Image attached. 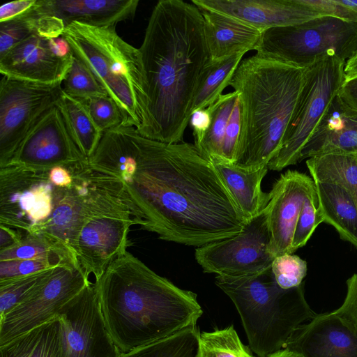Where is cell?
Here are the masks:
<instances>
[{"instance_id": "obj_33", "label": "cell", "mask_w": 357, "mask_h": 357, "mask_svg": "<svg viewBox=\"0 0 357 357\" xmlns=\"http://www.w3.org/2000/svg\"><path fill=\"white\" fill-rule=\"evenodd\" d=\"M196 357H255L241 340L233 325L200 332Z\"/></svg>"}, {"instance_id": "obj_3", "label": "cell", "mask_w": 357, "mask_h": 357, "mask_svg": "<svg viewBox=\"0 0 357 357\" xmlns=\"http://www.w3.org/2000/svg\"><path fill=\"white\" fill-rule=\"evenodd\" d=\"M94 283L105 326L121 354L196 325L203 313L195 293L158 275L128 251Z\"/></svg>"}, {"instance_id": "obj_24", "label": "cell", "mask_w": 357, "mask_h": 357, "mask_svg": "<svg viewBox=\"0 0 357 357\" xmlns=\"http://www.w3.org/2000/svg\"><path fill=\"white\" fill-rule=\"evenodd\" d=\"M211 160L248 221L264 210L269 201V194L261 190V183L268 172V166L250 171L218 160Z\"/></svg>"}, {"instance_id": "obj_44", "label": "cell", "mask_w": 357, "mask_h": 357, "mask_svg": "<svg viewBox=\"0 0 357 357\" xmlns=\"http://www.w3.org/2000/svg\"><path fill=\"white\" fill-rule=\"evenodd\" d=\"M211 123V114L208 107L192 112L189 123L192 129L194 144L198 148L207 133Z\"/></svg>"}, {"instance_id": "obj_9", "label": "cell", "mask_w": 357, "mask_h": 357, "mask_svg": "<svg viewBox=\"0 0 357 357\" xmlns=\"http://www.w3.org/2000/svg\"><path fill=\"white\" fill-rule=\"evenodd\" d=\"M65 167L73 176V183L66 188L54 185L50 216L29 233L47 236L75 257L73 247L82 226L110 190L112 176L91 167L89 160Z\"/></svg>"}, {"instance_id": "obj_40", "label": "cell", "mask_w": 357, "mask_h": 357, "mask_svg": "<svg viewBox=\"0 0 357 357\" xmlns=\"http://www.w3.org/2000/svg\"><path fill=\"white\" fill-rule=\"evenodd\" d=\"M97 127L105 132L121 125L122 116L115 101L109 96H96L81 99Z\"/></svg>"}, {"instance_id": "obj_27", "label": "cell", "mask_w": 357, "mask_h": 357, "mask_svg": "<svg viewBox=\"0 0 357 357\" xmlns=\"http://www.w3.org/2000/svg\"><path fill=\"white\" fill-rule=\"evenodd\" d=\"M60 322L56 317L0 346V357H61Z\"/></svg>"}, {"instance_id": "obj_36", "label": "cell", "mask_w": 357, "mask_h": 357, "mask_svg": "<svg viewBox=\"0 0 357 357\" xmlns=\"http://www.w3.org/2000/svg\"><path fill=\"white\" fill-rule=\"evenodd\" d=\"M62 84L66 93L79 99L109 96L93 72L73 55Z\"/></svg>"}, {"instance_id": "obj_14", "label": "cell", "mask_w": 357, "mask_h": 357, "mask_svg": "<svg viewBox=\"0 0 357 357\" xmlns=\"http://www.w3.org/2000/svg\"><path fill=\"white\" fill-rule=\"evenodd\" d=\"M50 171L10 164L0 168V224L29 233L53 210Z\"/></svg>"}, {"instance_id": "obj_45", "label": "cell", "mask_w": 357, "mask_h": 357, "mask_svg": "<svg viewBox=\"0 0 357 357\" xmlns=\"http://www.w3.org/2000/svg\"><path fill=\"white\" fill-rule=\"evenodd\" d=\"M38 0H18L4 3L0 7V22L19 17L32 9Z\"/></svg>"}, {"instance_id": "obj_47", "label": "cell", "mask_w": 357, "mask_h": 357, "mask_svg": "<svg viewBox=\"0 0 357 357\" xmlns=\"http://www.w3.org/2000/svg\"><path fill=\"white\" fill-rule=\"evenodd\" d=\"M26 233L4 225L0 224V251L17 245Z\"/></svg>"}, {"instance_id": "obj_21", "label": "cell", "mask_w": 357, "mask_h": 357, "mask_svg": "<svg viewBox=\"0 0 357 357\" xmlns=\"http://www.w3.org/2000/svg\"><path fill=\"white\" fill-rule=\"evenodd\" d=\"M355 153H357V111L344 105L337 95L303 147L300 162L325 154Z\"/></svg>"}, {"instance_id": "obj_2", "label": "cell", "mask_w": 357, "mask_h": 357, "mask_svg": "<svg viewBox=\"0 0 357 357\" xmlns=\"http://www.w3.org/2000/svg\"><path fill=\"white\" fill-rule=\"evenodd\" d=\"M139 49L146 94V122L141 135L165 143L181 142L199 77L210 60L201 10L183 0L159 1Z\"/></svg>"}, {"instance_id": "obj_17", "label": "cell", "mask_w": 357, "mask_h": 357, "mask_svg": "<svg viewBox=\"0 0 357 357\" xmlns=\"http://www.w3.org/2000/svg\"><path fill=\"white\" fill-rule=\"evenodd\" d=\"M86 160L74 142L61 112L55 105L29 132L9 165L50 171L56 166L66 167Z\"/></svg>"}, {"instance_id": "obj_22", "label": "cell", "mask_w": 357, "mask_h": 357, "mask_svg": "<svg viewBox=\"0 0 357 357\" xmlns=\"http://www.w3.org/2000/svg\"><path fill=\"white\" fill-rule=\"evenodd\" d=\"M138 0H40L41 8L61 19L94 26H112L134 18Z\"/></svg>"}, {"instance_id": "obj_15", "label": "cell", "mask_w": 357, "mask_h": 357, "mask_svg": "<svg viewBox=\"0 0 357 357\" xmlns=\"http://www.w3.org/2000/svg\"><path fill=\"white\" fill-rule=\"evenodd\" d=\"M61 357H121L100 311L94 282H90L59 311Z\"/></svg>"}, {"instance_id": "obj_11", "label": "cell", "mask_w": 357, "mask_h": 357, "mask_svg": "<svg viewBox=\"0 0 357 357\" xmlns=\"http://www.w3.org/2000/svg\"><path fill=\"white\" fill-rule=\"evenodd\" d=\"M136 225L121 194L102 204L84 222L73 247L77 261L86 275L100 279L128 245V234Z\"/></svg>"}, {"instance_id": "obj_18", "label": "cell", "mask_w": 357, "mask_h": 357, "mask_svg": "<svg viewBox=\"0 0 357 357\" xmlns=\"http://www.w3.org/2000/svg\"><path fill=\"white\" fill-rule=\"evenodd\" d=\"M315 188L312 177L292 170L281 174L273 183L266 208L271 253L275 257L292 254V240L300 212L305 198Z\"/></svg>"}, {"instance_id": "obj_7", "label": "cell", "mask_w": 357, "mask_h": 357, "mask_svg": "<svg viewBox=\"0 0 357 357\" xmlns=\"http://www.w3.org/2000/svg\"><path fill=\"white\" fill-rule=\"evenodd\" d=\"M256 54L299 68L331 56L347 61L357 52V23L331 16L262 31Z\"/></svg>"}, {"instance_id": "obj_12", "label": "cell", "mask_w": 357, "mask_h": 357, "mask_svg": "<svg viewBox=\"0 0 357 357\" xmlns=\"http://www.w3.org/2000/svg\"><path fill=\"white\" fill-rule=\"evenodd\" d=\"M91 281L76 261L53 270L24 300L0 319V346L57 317Z\"/></svg>"}, {"instance_id": "obj_20", "label": "cell", "mask_w": 357, "mask_h": 357, "mask_svg": "<svg viewBox=\"0 0 357 357\" xmlns=\"http://www.w3.org/2000/svg\"><path fill=\"white\" fill-rule=\"evenodd\" d=\"M283 349L303 357H357V331L333 312L299 326Z\"/></svg>"}, {"instance_id": "obj_48", "label": "cell", "mask_w": 357, "mask_h": 357, "mask_svg": "<svg viewBox=\"0 0 357 357\" xmlns=\"http://www.w3.org/2000/svg\"><path fill=\"white\" fill-rule=\"evenodd\" d=\"M49 179L51 183L60 188H66L73 183V176L69 170L63 166H56L49 172Z\"/></svg>"}, {"instance_id": "obj_28", "label": "cell", "mask_w": 357, "mask_h": 357, "mask_svg": "<svg viewBox=\"0 0 357 357\" xmlns=\"http://www.w3.org/2000/svg\"><path fill=\"white\" fill-rule=\"evenodd\" d=\"M56 105L74 142L89 160L98 147L103 132L97 127L81 99L63 91Z\"/></svg>"}, {"instance_id": "obj_39", "label": "cell", "mask_w": 357, "mask_h": 357, "mask_svg": "<svg viewBox=\"0 0 357 357\" xmlns=\"http://www.w3.org/2000/svg\"><path fill=\"white\" fill-rule=\"evenodd\" d=\"M271 269L277 284L284 289L299 287L307 275V262L298 256L284 254L275 257Z\"/></svg>"}, {"instance_id": "obj_34", "label": "cell", "mask_w": 357, "mask_h": 357, "mask_svg": "<svg viewBox=\"0 0 357 357\" xmlns=\"http://www.w3.org/2000/svg\"><path fill=\"white\" fill-rule=\"evenodd\" d=\"M56 255L74 257L64 245L43 234L26 233L17 245L0 251V261L39 259Z\"/></svg>"}, {"instance_id": "obj_42", "label": "cell", "mask_w": 357, "mask_h": 357, "mask_svg": "<svg viewBox=\"0 0 357 357\" xmlns=\"http://www.w3.org/2000/svg\"><path fill=\"white\" fill-rule=\"evenodd\" d=\"M240 131L241 118L239 100L238 98L226 128L222 147L220 161L229 164L234 163L237 153Z\"/></svg>"}, {"instance_id": "obj_1", "label": "cell", "mask_w": 357, "mask_h": 357, "mask_svg": "<svg viewBox=\"0 0 357 357\" xmlns=\"http://www.w3.org/2000/svg\"><path fill=\"white\" fill-rule=\"evenodd\" d=\"M89 163L117 178L135 224L161 240L199 248L248 222L194 144L165 143L119 125L103 132Z\"/></svg>"}, {"instance_id": "obj_5", "label": "cell", "mask_w": 357, "mask_h": 357, "mask_svg": "<svg viewBox=\"0 0 357 357\" xmlns=\"http://www.w3.org/2000/svg\"><path fill=\"white\" fill-rule=\"evenodd\" d=\"M215 283L234 304L249 347L258 357L283 349L296 329L317 314L305 300L303 284L282 289L271 267L251 276L217 275Z\"/></svg>"}, {"instance_id": "obj_35", "label": "cell", "mask_w": 357, "mask_h": 357, "mask_svg": "<svg viewBox=\"0 0 357 357\" xmlns=\"http://www.w3.org/2000/svg\"><path fill=\"white\" fill-rule=\"evenodd\" d=\"M54 269L0 281V319L30 295Z\"/></svg>"}, {"instance_id": "obj_38", "label": "cell", "mask_w": 357, "mask_h": 357, "mask_svg": "<svg viewBox=\"0 0 357 357\" xmlns=\"http://www.w3.org/2000/svg\"><path fill=\"white\" fill-rule=\"evenodd\" d=\"M324 222L316 188L305 198L296 225L291 252L303 247L317 226Z\"/></svg>"}, {"instance_id": "obj_23", "label": "cell", "mask_w": 357, "mask_h": 357, "mask_svg": "<svg viewBox=\"0 0 357 357\" xmlns=\"http://www.w3.org/2000/svg\"><path fill=\"white\" fill-rule=\"evenodd\" d=\"M204 19L205 40L211 60L255 50L262 31L234 17L200 10Z\"/></svg>"}, {"instance_id": "obj_19", "label": "cell", "mask_w": 357, "mask_h": 357, "mask_svg": "<svg viewBox=\"0 0 357 357\" xmlns=\"http://www.w3.org/2000/svg\"><path fill=\"white\" fill-rule=\"evenodd\" d=\"M199 10L234 17L261 31L325 16L298 0H192Z\"/></svg>"}, {"instance_id": "obj_13", "label": "cell", "mask_w": 357, "mask_h": 357, "mask_svg": "<svg viewBox=\"0 0 357 357\" xmlns=\"http://www.w3.org/2000/svg\"><path fill=\"white\" fill-rule=\"evenodd\" d=\"M62 83L46 84L3 76L0 82V168L9 165L39 119L56 105Z\"/></svg>"}, {"instance_id": "obj_43", "label": "cell", "mask_w": 357, "mask_h": 357, "mask_svg": "<svg viewBox=\"0 0 357 357\" xmlns=\"http://www.w3.org/2000/svg\"><path fill=\"white\" fill-rule=\"evenodd\" d=\"M347 295L342 305L333 311L357 331V274L347 281Z\"/></svg>"}, {"instance_id": "obj_10", "label": "cell", "mask_w": 357, "mask_h": 357, "mask_svg": "<svg viewBox=\"0 0 357 357\" xmlns=\"http://www.w3.org/2000/svg\"><path fill=\"white\" fill-rule=\"evenodd\" d=\"M204 273L239 278L255 275L271 267V235L266 208L237 234L195 250Z\"/></svg>"}, {"instance_id": "obj_49", "label": "cell", "mask_w": 357, "mask_h": 357, "mask_svg": "<svg viewBox=\"0 0 357 357\" xmlns=\"http://www.w3.org/2000/svg\"><path fill=\"white\" fill-rule=\"evenodd\" d=\"M344 74L345 78L357 75V52L351 58L346 61Z\"/></svg>"}, {"instance_id": "obj_51", "label": "cell", "mask_w": 357, "mask_h": 357, "mask_svg": "<svg viewBox=\"0 0 357 357\" xmlns=\"http://www.w3.org/2000/svg\"><path fill=\"white\" fill-rule=\"evenodd\" d=\"M353 4L357 6V0H351Z\"/></svg>"}, {"instance_id": "obj_30", "label": "cell", "mask_w": 357, "mask_h": 357, "mask_svg": "<svg viewBox=\"0 0 357 357\" xmlns=\"http://www.w3.org/2000/svg\"><path fill=\"white\" fill-rule=\"evenodd\" d=\"M244 54H235L228 57L210 60L204 68L195 92L191 115L193 112L208 107L222 94L242 61Z\"/></svg>"}, {"instance_id": "obj_8", "label": "cell", "mask_w": 357, "mask_h": 357, "mask_svg": "<svg viewBox=\"0 0 357 357\" xmlns=\"http://www.w3.org/2000/svg\"><path fill=\"white\" fill-rule=\"evenodd\" d=\"M346 61L324 57L306 68L303 85L281 146L268 164L280 171L300 162L301 151L338 94L345 79Z\"/></svg>"}, {"instance_id": "obj_26", "label": "cell", "mask_w": 357, "mask_h": 357, "mask_svg": "<svg viewBox=\"0 0 357 357\" xmlns=\"http://www.w3.org/2000/svg\"><path fill=\"white\" fill-rule=\"evenodd\" d=\"M65 27L61 19L43 10L38 0L36 6L24 14L0 22V58L31 36L56 38Z\"/></svg>"}, {"instance_id": "obj_46", "label": "cell", "mask_w": 357, "mask_h": 357, "mask_svg": "<svg viewBox=\"0 0 357 357\" xmlns=\"http://www.w3.org/2000/svg\"><path fill=\"white\" fill-rule=\"evenodd\" d=\"M337 96L344 105L357 111V75L344 79Z\"/></svg>"}, {"instance_id": "obj_37", "label": "cell", "mask_w": 357, "mask_h": 357, "mask_svg": "<svg viewBox=\"0 0 357 357\" xmlns=\"http://www.w3.org/2000/svg\"><path fill=\"white\" fill-rule=\"evenodd\" d=\"M77 259L68 255L32 259L0 261V281L50 270ZM78 263V262H77Z\"/></svg>"}, {"instance_id": "obj_25", "label": "cell", "mask_w": 357, "mask_h": 357, "mask_svg": "<svg viewBox=\"0 0 357 357\" xmlns=\"http://www.w3.org/2000/svg\"><path fill=\"white\" fill-rule=\"evenodd\" d=\"M324 222L332 225L340 237L357 247V204L342 186L315 182Z\"/></svg>"}, {"instance_id": "obj_32", "label": "cell", "mask_w": 357, "mask_h": 357, "mask_svg": "<svg viewBox=\"0 0 357 357\" xmlns=\"http://www.w3.org/2000/svg\"><path fill=\"white\" fill-rule=\"evenodd\" d=\"M238 98L235 91L222 94L209 105L211 123L198 149L211 160H220L223 140L231 114Z\"/></svg>"}, {"instance_id": "obj_50", "label": "cell", "mask_w": 357, "mask_h": 357, "mask_svg": "<svg viewBox=\"0 0 357 357\" xmlns=\"http://www.w3.org/2000/svg\"><path fill=\"white\" fill-rule=\"evenodd\" d=\"M265 357H303L300 354L289 351L286 349H282L281 350L276 351L273 354H271L268 356H266Z\"/></svg>"}, {"instance_id": "obj_6", "label": "cell", "mask_w": 357, "mask_h": 357, "mask_svg": "<svg viewBox=\"0 0 357 357\" xmlns=\"http://www.w3.org/2000/svg\"><path fill=\"white\" fill-rule=\"evenodd\" d=\"M61 36L74 56L95 75L118 105L121 125L139 134L146 122V94L139 48L125 41L116 26H94L73 22Z\"/></svg>"}, {"instance_id": "obj_4", "label": "cell", "mask_w": 357, "mask_h": 357, "mask_svg": "<svg viewBox=\"0 0 357 357\" xmlns=\"http://www.w3.org/2000/svg\"><path fill=\"white\" fill-rule=\"evenodd\" d=\"M305 70L256 54L242 60L229 82L238 95L241 118L233 165L250 171L268 166L281 146Z\"/></svg>"}, {"instance_id": "obj_41", "label": "cell", "mask_w": 357, "mask_h": 357, "mask_svg": "<svg viewBox=\"0 0 357 357\" xmlns=\"http://www.w3.org/2000/svg\"><path fill=\"white\" fill-rule=\"evenodd\" d=\"M325 16L357 23V6L351 0H298Z\"/></svg>"}, {"instance_id": "obj_16", "label": "cell", "mask_w": 357, "mask_h": 357, "mask_svg": "<svg viewBox=\"0 0 357 357\" xmlns=\"http://www.w3.org/2000/svg\"><path fill=\"white\" fill-rule=\"evenodd\" d=\"M73 54L61 36L33 35L0 58L3 76L46 84L63 83L70 67Z\"/></svg>"}, {"instance_id": "obj_29", "label": "cell", "mask_w": 357, "mask_h": 357, "mask_svg": "<svg viewBox=\"0 0 357 357\" xmlns=\"http://www.w3.org/2000/svg\"><path fill=\"white\" fill-rule=\"evenodd\" d=\"M306 165L314 181L342 186L357 204V153L314 156L307 158Z\"/></svg>"}, {"instance_id": "obj_31", "label": "cell", "mask_w": 357, "mask_h": 357, "mask_svg": "<svg viewBox=\"0 0 357 357\" xmlns=\"http://www.w3.org/2000/svg\"><path fill=\"white\" fill-rule=\"evenodd\" d=\"M199 333L197 324L192 325L121 357H196Z\"/></svg>"}]
</instances>
